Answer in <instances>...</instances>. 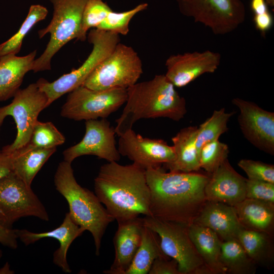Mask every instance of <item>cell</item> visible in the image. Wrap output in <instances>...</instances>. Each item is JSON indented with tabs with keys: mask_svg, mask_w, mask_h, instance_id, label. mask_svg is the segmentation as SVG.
Instances as JSON below:
<instances>
[{
	"mask_svg": "<svg viewBox=\"0 0 274 274\" xmlns=\"http://www.w3.org/2000/svg\"><path fill=\"white\" fill-rule=\"evenodd\" d=\"M150 191L151 216L188 226L207 201L210 176L194 172H166L161 166L146 169Z\"/></svg>",
	"mask_w": 274,
	"mask_h": 274,
	"instance_id": "6da1fadb",
	"label": "cell"
},
{
	"mask_svg": "<svg viewBox=\"0 0 274 274\" xmlns=\"http://www.w3.org/2000/svg\"><path fill=\"white\" fill-rule=\"evenodd\" d=\"M96 195L118 223L143 215L151 216L150 191L146 169L116 161L102 165L94 179Z\"/></svg>",
	"mask_w": 274,
	"mask_h": 274,
	"instance_id": "7a4b0ae2",
	"label": "cell"
},
{
	"mask_svg": "<svg viewBox=\"0 0 274 274\" xmlns=\"http://www.w3.org/2000/svg\"><path fill=\"white\" fill-rule=\"evenodd\" d=\"M175 87L165 75H157L127 88L125 106L116 120V134L131 129L142 119L167 118L175 121L183 119L187 112L186 100Z\"/></svg>",
	"mask_w": 274,
	"mask_h": 274,
	"instance_id": "3957f363",
	"label": "cell"
},
{
	"mask_svg": "<svg viewBox=\"0 0 274 274\" xmlns=\"http://www.w3.org/2000/svg\"><path fill=\"white\" fill-rule=\"evenodd\" d=\"M57 191L67 201L69 214L75 222L93 236L95 254L100 253L101 239L106 230L114 218L93 192L80 185L74 175L71 163L60 162L54 177Z\"/></svg>",
	"mask_w": 274,
	"mask_h": 274,
	"instance_id": "277c9868",
	"label": "cell"
},
{
	"mask_svg": "<svg viewBox=\"0 0 274 274\" xmlns=\"http://www.w3.org/2000/svg\"><path fill=\"white\" fill-rule=\"evenodd\" d=\"M53 7L50 23L38 31L41 39L50 33V40L44 52L35 59L32 71L50 70L52 57L66 44L78 39L82 15L88 0H49Z\"/></svg>",
	"mask_w": 274,
	"mask_h": 274,
	"instance_id": "5b68a950",
	"label": "cell"
},
{
	"mask_svg": "<svg viewBox=\"0 0 274 274\" xmlns=\"http://www.w3.org/2000/svg\"><path fill=\"white\" fill-rule=\"evenodd\" d=\"M92 50L85 61L78 68L64 74L53 82L44 78L36 83L48 98V105L65 93L82 86L96 66L107 57L120 43L119 35L96 28L91 29L87 37Z\"/></svg>",
	"mask_w": 274,
	"mask_h": 274,
	"instance_id": "8992f818",
	"label": "cell"
},
{
	"mask_svg": "<svg viewBox=\"0 0 274 274\" xmlns=\"http://www.w3.org/2000/svg\"><path fill=\"white\" fill-rule=\"evenodd\" d=\"M143 73L142 60L130 46L119 43L91 73L82 86L94 90L127 89Z\"/></svg>",
	"mask_w": 274,
	"mask_h": 274,
	"instance_id": "52a82bcc",
	"label": "cell"
},
{
	"mask_svg": "<svg viewBox=\"0 0 274 274\" xmlns=\"http://www.w3.org/2000/svg\"><path fill=\"white\" fill-rule=\"evenodd\" d=\"M143 221L144 225L158 235L164 253L177 261L180 274H208L189 236L188 226L151 216H145Z\"/></svg>",
	"mask_w": 274,
	"mask_h": 274,
	"instance_id": "ba28073f",
	"label": "cell"
},
{
	"mask_svg": "<svg viewBox=\"0 0 274 274\" xmlns=\"http://www.w3.org/2000/svg\"><path fill=\"white\" fill-rule=\"evenodd\" d=\"M176 1L182 15L209 27L216 35L233 31L245 20V7L241 0Z\"/></svg>",
	"mask_w": 274,
	"mask_h": 274,
	"instance_id": "9c48e42d",
	"label": "cell"
},
{
	"mask_svg": "<svg viewBox=\"0 0 274 274\" xmlns=\"http://www.w3.org/2000/svg\"><path fill=\"white\" fill-rule=\"evenodd\" d=\"M13 97L10 104L0 107V128L8 116L13 118L17 127L14 142L2 150L8 154L29 143L39 114L48 107L46 94L40 89L36 83L19 89Z\"/></svg>",
	"mask_w": 274,
	"mask_h": 274,
	"instance_id": "30bf717a",
	"label": "cell"
},
{
	"mask_svg": "<svg viewBox=\"0 0 274 274\" xmlns=\"http://www.w3.org/2000/svg\"><path fill=\"white\" fill-rule=\"evenodd\" d=\"M127 89L94 90L80 86L69 92L60 115L75 121L106 118L126 101Z\"/></svg>",
	"mask_w": 274,
	"mask_h": 274,
	"instance_id": "8fae6325",
	"label": "cell"
},
{
	"mask_svg": "<svg viewBox=\"0 0 274 274\" xmlns=\"http://www.w3.org/2000/svg\"><path fill=\"white\" fill-rule=\"evenodd\" d=\"M32 216L47 221L48 213L31 186L13 172L0 180V224L12 228L22 217Z\"/></svg>",
	"mask_w": 274,
	"mask_h": 274,
	"instance_id": "7c38bea8",
	"label": "cell"
},
{
	"mask_svg": "<svg viewBox=\"0 0 274 274\" xmlns=\"http://www.w3.org/2000/svg\"><path fill=\"white\" fill-rule=\"evenodd\" d=\"M115 128L106 118L85 121V133L78 144L63 152L64 160L72 163L78 157L95 155L108 162L118 161L120 154L116 146Z\"/></svg>",
	"mask_w": 274,
	"mask_h": 274,
	"instance_id": "4fadbf2b",
	"label": "cell"
},
{
	"mask_svg": "<svg viewBox=\"0 0 274 274\" xmlns=\"http://www.w3.org/2000/svg\"><path fill=\"white\" fill-rule=\"evenodd\" d=\"M118 136L120 155L127 157L145 169L161 166L175 159L173 146L163 140L144 138L132 128Z\"/></svg>",
	"mask_w": 274,
	"mask_h": 274,
	"instance_id": "5bb4252c",
	"label": "cell"
},
{
	"mask_svg": "<svg viewBox=\"0 0 274 274\" xmlns=\"http://www.w3.org/2000/svg\"><path fill=\"white\" fill-rule=\"evenodd\" d=\"M231 102L240 111L238 122L245 138L260 150L273 155L274 113L240 98H234Z\"/></svg>",
	"mask_w": 274,
	"mask_h": 274,
	"instance_id": "9a60e30c",
	"label": "cell"
},
{
	"mask_svg": "<svg viewBox=\"0 0 274 274\" xmlns=\"http://www.w3.org/2000/svg\"><path fill=\"white\" fill-rule=\"evenodd\" d=\"M220 62V54L209 50L174 54L165 61V76L175 87H182L204 74L214 73Z\"/></svg>",
	"mask_w": 274,
	"mask_h": 274,
	"instance_id": "2e32d148",
	"label": "cell"
},
{
	"mask_svg": "<svg viewBox=\"0 0 274 274\" xmlns=\"http://www.w3.org/2000/svg\"><path fill=\"white\" fill-rule=\"evenodd\" d=\"M210 175L204 188L207 201L234 206L246 198L247 179L233 168L228 159Z\"/></svg>",
	"mask_w": 274,
	"mask_h": 274,
	"instance_id": "e0dca14e",
	"label": "cell"
},
{
	"mask_svg": "<svg viewBox=\"0 0 274 274\" xmlns=\"http://www.w3.org/2000/svg\"><path fill=\"white\" fill-rule=\"evenodd\" d=\"M118 226L113 238L115 247L114 260L107 274H124L130 265L141 245L143 218L138 217L118 223Z\"/></svg>",
	"mask_w": 274,
	"mask_h": 274,
	"instance_id": "ac0fdd59",
	"label": "cell"
},
{
	"mask_svg": "<svg viewBox=\"0 0 274 274\" xmlns=\"http://www.w3.org/2000/svg\"><path fill=\"white\" fill-rule=\"evenodd\" d=\"M84 231V229L72 219L68 212L65 214L59 226L49 231L36 233L25 229H16L18 238L25 246L46 237L56 239L59 243V247L53 253V261L65 273L72 272L67 261L68 250L73 242Z\"/></svg>",
	"mask_w": 274,
	"mask_h": 274,
	"instance_id": "d6986e66",
	"label": "cell"
},
{
	"mask_svg": "<svg viewBox=\"0 0 274 274\" xmlns=\"http://www.w3.org/2000/svg\"><path fill=\"white\" fill-rule=\"evenodd\" d=\"M193 223L211 229L222 241L237 238L244 228L233 206L211 201H206Z\"/></svg>",
	"mask_w": 274,
	"mask_h": 274,
	"instance_id": "ffe728a7",
	"label": "cell"
},
{
	"mask_svg": "<svg viewBox=\"0 0 274 274\" xmlns=\"http://www.w3.org/2000/svg\"><path fill=\"white\" fill-rule=\"evenodd\" d=\"M37 51L23 56L8 54L0 57V101L13 97L25 75L32 71Z\"/></svg>",
	"mask_w": 274,
	"mask_h": 274,
	"instance_id": "44dd1931",
	"label": "cell"
},
{
	"mask_svg": "<svg viewBox=\"0 0 274 274\" xmlns=\"http://www.w3.org/2000/svg\"><path fill=\"white\" fill-rule=\"evenodd\" d=\"M189 236L200 256L208 274H225L221 261L222 241L211 229L192 223L188 227Z\"/></svg>",
	"mask_w": 274,
	"mask_h": 274,
	"instance_id": "7402d4cb",
	"label": "cell"
},
{
	"mask_svg": "<svg viewBox=\"0 0 274 274\" xmlns=\"http://www.w3.org/2000/svg\"><path fill=\"white\" fill-rule=\"evenodd\" d=\"M233 207L245 228L263 232L273 237L274 203L245 198Z\"/></svg>",
	"mask_w": 274,
	"mask_h": 274,
	"instance_id": "603a6c76",
	"label": "cell"
},
{
	"mask_svg": "<svg viewBox=\"0 0 274 274\" xmlns=\"http://www.w3.org/2000/svg\"><path fill=\"white\" fill-rule=\"evenodd\" d=\"M197 126L181 129L172 138L175 153V160L163 165L170 172L190 173L200 169L199 155L196 147Z\"/></svg>",
	"mask_w": 274,
	"mask_h": 274,
	"instance_id": "cb8c5ba5",
	"label": "cell"
},
{
	"mask_svg": "<svg viewBox=\"0 0 274 274\" xmlns=\"http://www.w3.org/2000/svg\"><path fill=\"white\" fill-rule=\"evenodd\" d=\"M56 148H37L29 143L10 153L12 172L26 185L31 186L37 173Z\"/></svg>",
	"mask_w": 274,
	"mask_h": 274,
	"instance_id": "d4e9b609",
	"label": "cell"
},
{
	"mask_svg": "<svg viewBox=\"0 0 274 274\" xmlns=\"http://www.w3.org/2000/svg\"><path fill=\"white\" fill-rule=\"evenodd\" d=\"M237 239L256 265L267 268L273 267V236L263 232L244 228L238 232Z\"/></svg>",
	"mask_w": 274,
	"mask_h": 274,
	"instance_id": "484cf974",
	"label": "cell"
},
{
	"mask_svg": "<svg viewBox=\"0 0 274 274\" xmlns=\"http://www.w3.org/2000/svg\"><path fill=\"white\" fill-rule=\"evenodd\" d=\"M167 256L161 248L158 235L144 224L141 245L124 274H147L156 258Z\"/></svg>",
	"mask_w": 274,
	"mask_h": 274,
	"instance_id": "4316f807",
	"label": "cell"
},
{
	"mask_svg": "<svg viewBox=\"0 0 274 274\" xmlns=\"http://www.w3.org/2000/svg\"><path fill=\"white\" fill-rule=\"evenodd\" d=\"M220 258L226 273H256V264L248 256L237 238L222 242Z\"/></svg>",
	"mask_w": 274,
	"mask_h": 274,
	"instance_id": "83f0119b",
	"label": "cell"
},
{
	"mask_svg": "<svg viewBox=\"0 0 274 274\" xmlns=\"http://www.w3.org/2000/svg\"><path fill=\"white\" fill-rule=\"evenodd\" d=\"M48 11L44 6L35 4L30 6L27 15L18 31L6 42L0 44V57L10 54H17L22 42L35 25L45 19Z\"/></svg>",
	"mask_w": 274,
	"mask_h": 274,
	"instance_id": "f1b7e54d",
	"label": "cell"
},
{
	"mask_svg": "<svg viewBox=\"0 0 274 274\" xmlns=\"http://www.w3.org/2000/svg\"><path fill=\"white\" fill-rule=\"evenodd\" d=\"M234 113L226 112L224 108L215 110L212 116L197 127L196 147L198 155L204 145L219 140L221 135L228 130V122Z\"/></svg>",
	"mask_w": 274,
	"mask_h": 274,
	"instance_id": "f546056e",
	"label": "cell"
},
{
	"mask_svg": "<svg viewBox=\"0 0 274 274\" xmlns=\"http://www.w3.org/2000/svg\"><path fill=\"white\" fill-rule=\"evenodd\" d=\"M112 10L103 0H88L85 7L78 40L84 41L91 28H97Z\"/></svg>",
	"mask_w": 274,
	"mask_h": 274,
	"instance_id": "4dcf8cb0",
	"label": "cell"
},
{
	"mask_svg": "<svg viewBox=\"0 0 274 274\" xmlns=\"http://www.w3.org/2000/svg\"><path fill=\"white\" fill-rule=\"evenodd\" d=\"M64 136L51 122L37 121L31 135L29 144L40 148H53L63 144Z\"/></svg>",
	"mask_w": 274,
	"mask_h": 274,
	"instance_id": "1f68e13d",
	"label": "cell"
},
{
	"mask_svg": "<svg viewBox=\"0 0 274 274\" xmlns=\"http://www.w3.org/2000/svg\"><path fill=\"white\" fill-rule=\"evenodd\" d=\"M229 152L228 145L219 140L206 144L199 153L200 168L212 174L228 159Z\"/></svg>",
	"mask_w": 274,
	"mask_h": 274,
	"instance_id": "d6a6232c",
	"label": "cell"
},
{
	"mask_svg": "<svg viewBox=\"0 0 274 274\" xmlns=\"http://www.w3.org/2000/svg\"><path fill=\"white\" fill-rule=\"evenodd\" d=\"M147 3H142L133 9L121 12H110L103 22L96 28L126 35L129 31V25L132 18L138 13L148 8Z\"/></svg>",
	"mask_w": 274,
	"mask_h": 274,
	"instance_id": "836d02e7",
	"label": "cell"
},
{
	"mask_svg": "<svg viewBox=\"0 0 274 274\" xmlns=\"http://www.w3.org/2000/svg\"><path fill=\"white\" fill-rule=\"evenodd\" d=\"M238 166L247 174L249 180L274 183V165L260 161L243 159Z\"/></svg>",
	"mask_w": 274,
	"mask_h": 274,
	"instance_id": "e575fe53",
	"label": "cell"
},
{
	"mask_svg": "<svg viewBox=\"0 0 274 274\" xmlns=\"http://www.w3.org/2000/svg\"><path fill=\"white\" fill-rule=\"evenodd\" d=\"M246 198L274 203V183L247 179Z\"/></svg>",
	"mask_w": 274,
	"mask_h": 274,
	"instance_id": "d590c367",
	"label": "cell"
},
{
	"mask_svg": "<svg viewBox=\"0 0 274 274\" xmlns=\"http://www.w3.org/2000/svg\"><path fill=\"white\" fill-rule=\"evenodd\" d=\"M149 274H180L178 263L169 257H161L153 262Z\"/></svg>",
	"mask_w": 274,
	"mask_h": 274,
	"instance_id": "8d00e7d4",
	"label": "cell"
},
{
	"mask_svg": "<svg viewBox=\"0 0 274 274\" xmlns=\"http://www.w3.org/2000/svg\"><path fill=\"white\" fill-rule=\"evenodd\" d=\"M16 229L7 228L0 224V244L12 249L18 247Z\"/></svg>",
	"mask_w": 274,
	"mask_h": 274,
	"instance_id": "74e56055",
	"label": "cell"
},
{
	"mask_svg": "<svg viewBox=\"0 0 274 274\" xmlns=\"http://www.w3.org/2000/svg\"><path fill=\"white\" fill-rule=\"evenodd\" d=\"M254 22L256 28L263 34L272 27L273 23L272 16L268 11L262 14H255Z\"/></svg>",
	"mask_w": 274,
	"mask_h": 274,
	"instance_id": "f35d334b",
	"label": "cell"
},
{
	"mask_svg": "<svg viewBox=\"0 0 274 274\" xmlns=\"http://www.w3.org/2000/svg\"><path fill=\"white\" fill-rule=\"evenodd\" d=\"M12 172L11 155L0 151V180Z\"/></svg>",
	"mask_w": 274,
	"mask_h": 274,
	"instance_id": "ab89813d",
	"label": "cell"
},
{
	"mask_svg": "<svg viewBox=\"0 0 274 274\" xmlns=\"http://www.w3.org/2000/svg\"><path fill=\"white\" fill-rule=\"evenodd\" d=\"M251 8L254 15L262 14L268 11L265 0H251Z\"/></svg>",
	"mask_w": 274,
	"mask_h": 274,
	"instance_id": "60d3db41",
	"label": "cell"
},
{
	"mask_svg": "<svg viewBox=\"0 0 274 274\" xmlns=\"http://www.w3.org/2000/svg\"><path fill=\"white\" fill-rule=\"evenodd\" d=\"M11 271L8 263L0 269V273H10Z\"/></svg>",
	"mask_w": 274,
	"mask_h": 274,
	"instance_id": "b9f144b4",
	"label": "cell"
},
{
	"mask_svg": "<svg viewBox=\"0 0 274 274\" xmlns=\"http://www.w3.org/2000/svg\"><path fill=\"white\" fill-rule=\"evenodd\" d=\"M267 5L270 7L274 6V0H265Z\"/></svg>",
	"mask_w": 274,
	"mask_h": 274,
	"instance_id": "7bdbcfd3",
	"label": "cell"
},
{
	"mask_svg": "<svg viewBox=\"0 0 274 274\" xmlns=\"http://www.w3.org/2000/svg\"><path fill=\"white\" fill-rule=\"evenodd\" d=\"M2 256H3V253H2V251L0 250V259H1Z\"/></svg>",
	"mask_w": 274,
	"mask_h": 274,
	"instance_id": "ee69618b",
	"label": "cell"
}]
</instances>
